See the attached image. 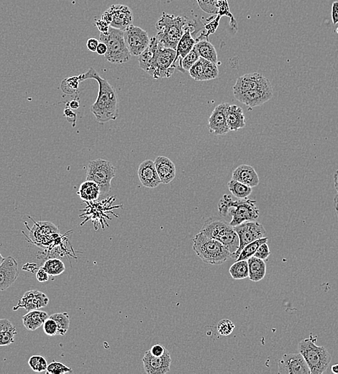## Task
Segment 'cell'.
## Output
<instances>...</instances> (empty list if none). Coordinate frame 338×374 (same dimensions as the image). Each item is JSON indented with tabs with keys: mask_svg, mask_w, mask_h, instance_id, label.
Wrapping results in <instances>:
<instances>
[{
	"mask_svg": "<svg viewBox=\"0 0 338 374\" xmlns=\"http://www.w3.org/2000/svg\"><path fill=\"white\" fill-rule=\"evenodd\" d=\"M176 54V50L164 47L156 37L151 38L149 46L138 58L140 68L156 80L169 78L177 69Z\"/></svg>",
	"mask_w": 338,
	"mask_h": 374,
	"instance_id": "obj_1",
	"label": "cell"
},
{
	"mask_svg": "<svg viewBox=\"0 0 338 374\" xmlns=\"http://www.w3.org/2000/svg\"><path fill=\"white\" fill-rule=\"evenodd\" d=\"M80 82L87 80H96L99 85L98 96L90 110L99 123H108L118 119L119 116L118 96L116 90L107 80L100 77L93 68L79 76Z\"/></svg>",
	"mask_w": 338,
	"mask_h": 374,
	"instance_id": "obj_2",
	"label": "cell"
},
{
	"mask_svg": "<svg viewBox=\"0 0 338 374\" xmlns=\"http://www.w3.org/2000/svg\"><path fill=\"white\" fill-rule=\"evenodd\" d=\"M256 202L255 199L247 198L234 201L230 195L225 194L218 204L219 213L223 217L228 214L232 216L230 225L232 227L240 225L242 222L255 221L260 215Z\"/></svg>",
	"mask_w": 338,
	"mask_h": 374,
	"instance_id": "obj_3",
	"label": "cell"
},
{
	"mask_svg": "<svg viewBox=\"0 0 338 374\" xmlns=\"http://www.w3.org/2000/svg\"><path fill=\"white\" fill-rule=\"evenodd\" d=\"M190 24L185 17L175 16L164 12L156 24L158 31L156 39L164 47L176 50L186 28Z\"/></svg>",
	"mask_w": 338,
	"mask_h": 374,
	"instance_id": "obj_4",
	"label": "cell"
},
{
	"mask_svg": "<svg viewBox=\"0 0 338 374\" xmlns=\"http://www.w3.org/2000/svg\"><path fill=\"white\" fill-rule=\"evenodd\" d=\"M193 250L204 263L220 265L228 261L232 253L215 239L199 232L193 239Z\"/></svg>",
	"mask_w": 338,
	"mask_h": 374,
	"instance_id": "obj_5",
	"label": "cell"
},
{
	"mask_svg": "<svg viewBox=\"0 0 338 374\" xmlns=\"http://www.w3.org/2000/svg\"><path fill=\"white\" fill-rule=\"evenodd\" d=\"M298 350L306 360L311 374L324 373L332 360V355L327 349L316 345L311 336L310 338L300 341Z\"/></svg>",
	"mask_w": 338,
	"mask_h": 374,
	"instance_id": "obj_6",
	"label": "cell"
},
{
	"mask_svg": "<svg viewBox=\"0 0 338 374\" xmlns=\"http://www.w3.org/2000/svg\"><path fill=\"white\" fill-rule=\"evenodd\" d=\"M100 41L106 44L107 51L105 57L107 62L122 64L131 59V54L125 44L124 31L110 27L107 34H100Z\"/></svg>",
	"mask_w": 338,
	"mask_h": 374,
	"instance_id": "obj_7",
	"label": "cell"
},
{
	"mask_svg": "<svg viewBox=\"0 0 338 374\" xmlns=\"http://www.w3.org/2000/svg\"><path fill=\"white\" fill-rule=\"evenodd\" d=\"M200 232L223 244L232 254L238 248V235L234 227L223 220L209 218L204 222Z\"/></svg>",
	"mask_w": 338,
	"mask_h": 374,
	"instance_id": "obj_8",
	"label": "cell"
},
{
	"mask_svg": "<svg viewBox=\"0 0 338 374\" xmlns=\"http://www.w3.org/2000/svg\"><path fill=\"white\" fill-rule=\"evenodd\" d=\"M115 199L116 197L113 196L102 201L97 200L92 202H86L87 204V207H86L85 210H82V212H85V213L80 215V217H86V219L81 225H83L85 222L91 220L95 224V230L98 229L99 224L102 225V229H105V225L108 227L107 220H112L110 216V214H113L115 217H118V215L114 213L113 210L123 207V204L113 205Z\"/></svg>",
	"mask_w": 338,
	"mask_h": 374,
	"instance_id": "obj_9",
	"label": "cell"
},
{
	"mask_svg": "<svg viewBox=\"0 0 338 374\" xmlns=\"http://www.w3.org/2000/svg\"><path fill=\"white\" fill-rule=\"evenodd\" d=\"M115 175L116 169L110 161L98 159L89 162L87 180L98 184L101 194H106L110 192L112 180Z\"/></svg>",
	"mask_w": 338,
	"mask_h": 374,
	"instance_id": "obj_10",
	"label": "cell"
},
{
	"mask_svg": "<svg viewBox=\"0 0 338 374\" xmlns=\"http://www.w3.org/2000/svg\"><path fill=\"white\" fill-rule=\"evenodd\" d=\"M239 238V247L236 251L232 254V257L236 260L242 250L248 244L263 238L266 231L264 226L260 222L248 221L242 222L240 225L234 227Z\"/></svg>",
	"mask_w": 338,
	"mask_h": 374,
	"instance_id": "obj_11",
	"label": "cell"
},
{
	"mask_svg": "<svg viewBox=\"0 0 338 374\" xmlns=\"http://www.w3.org/2000/svg\"><path fill=\"white\" fill-rule=\"evenodd\" d=\"M125 44L131 56L139 57L148 46L150 39L146 31L131 25L124 31Z\"/></svg>",
	"mask_w": 338,
	"mask_h": 374,
	"instance_id": "obj_12",
	"label": "cell"
},
{
	"mask_svg": "<svg viewBox=\"0 0 338 374\" xmlns=\"http://www.w3.org/2000/svg\"><path fill=\"white\" fill-rule=\"evenodd\" d=\"M233 95L237 101L241 102L248 108H253L260 106L271 100L273 96V87H270L259 90L233 92Z\"/></svg>",
	"mask_w": 338,
	"mask_h": 374,
	"instance_id": "obj_13",
	"label": "cell"
},
{
	"mask_svg": "<svg viewBox=\"0 0 338 374\" xmlns=\"http://www.w3.org/2000/svg\"><path fill=\"white\" fill-rule=\"evenodd\" d=\"M278 373L311 374L306 360L300 352L283 355L278 361Z\"/></svg>",
	"mask_w": 338,
	"mask_h": 374,
	"instance_id": "obj_14",
	"label": "cell"
},
{
	"mask_svg": "<svg viewBox=\"0 0 338 374\" xmlns=\"http://www.w3.org/2000/svg\"><path fill=\"white\" fill-rule=\"evenodd\" d=\"M143 363L147 374H165L170 371L171 357L168 350L160 357L154 356L150 350H147L143 357Z\"/></svg>",
	"mask_w": 338,
	"mask_h": 374,
	"instance_id": "obj_15",
	"label": "cell"
},
{
	"mask_svg": "<svg viewBox=\"0 0 338 374\" xmlns=\"http://www.w3.org/2000/svg\"><path fill=\"white\" fill-rule=\"evenodd\" d=\"M272 87L270 81L259 73L247 74L239 77L232 87L233 92L259 90Z\"/></svg>",
	"mask_w": 338,
	"mask_h": 374,
	"instance_id": "obj_16",
	"label": "cell"
},
{
	"mask_svg": "<svg viewBox=\"0 0 338 374\" xmlns=\"http://www.w3.org/2000/svg\"><path fill=\"white\" fill-rule=\"evenodd\" d=\"M228 103H221L214 109L208 120L207 128L209 133L214 136H225L230 132L227 120L225 109Z\"/></svg>",
	"mask_w": 338,
	"mask_h": 374,
	"instance_id": "obj_17",
	"label": "cell"
},
{
	"mask_svg": "<svg viewBox=\"0 0 338 374\" xmlns=\"http://www.w3.org/2000/svg\"><path fill=\"white\" fill-rule=\"evenodd\" d=\"M49 303V297L44 292L39 290H31L25 293L18 301L17 305L13 307V310L16 311L20 308H23L30 312L46 307Z\"/></svg>",
	"mask_w": 338,
	"mask_h": 374,
	"instance_id": "obj_18",
	"label": "cell"
},
{
	"mask_svg": "<svg viewBox=\"0 0 338 374\" xmlns=\"http://www.w3.org/2000/svg\"><path fill=\"white\" fill-rule=\"evenodd\" d=\"M107 10L111 15L110 27L124 31L133 25V13L129 7L123 5H114Z\"/></svg>",
	"mask_w": 338,
	"mask_h": 374,
	"instance_id": "obj_19",
	"label": "cell"
},
{
	"mask_svg": "<svg viewBox=\"0 0 338 374\" xmlns=\"http://www.w3.org/2000/svg\"><path fill=\"white\" fill-rule=\"evenodd\" d=\"M18 276V262L13 257H7L0 266V291L8 289L16 282Z\"/></svg>",
	"mask_w": 338,
	"mask_h": 374,
	"instance_id": "obj_20",
	"label": "cell"
},
{
	"mask_svg": "<svg viewBox=\"0 0 338 374\" xmlns=\"http://www.w3.org/2000/svg\"><path fill=\"white\" fill-rule=\"evenodd\" d=\"M138 176L143 187L154 189L161 184L154 161L152 160H146L140 164Z\"/></svg>",
	"mask_w": 338,
	"mask_h": 374,
	"instance_id": "obj_21",
	"label": "cell"
},
{
	"mask_svg": "<svg viewBox=\"0 0 338 374\" xmlns=\"http://www.w3.org/2000/svg\"><path fill=\"white\" fill-rule=\"evenodd\" d=\"M232 179L253 188L259 184V176L253 166L242 164L237 166L232 172Z\"/></svg>",
	"mask_w": 338,
	"mask_h": 374,
	"instance_id": "obj_22",
	"label": "cell"
},
{
	"mask_svg": "<svg viewBox=\"0 0 338 374\" xmlns=\"http://www.w3.org/2000/svg\"><path fill=\"white\" fill-rule=\"evenodd\" d=\"M154 163L161 184H168L174 180L176 176V166L171 159L160 156L156 158Z\"/></svg>",
	"mask_w": 338,
	"mask_h": 374,
	"instance_id": "obj_23",
	"label": "cell"
},
{
	"mask_svg": "<svg viewBox=\"0 0 338 374\" xmlns=\"http://www.w3.org/2000/svg\"><path fill=\"white\" fill-rule=\"evenodd\" d=\"M226 120L230 131H237L246 125L245 114L240 107L227 104L225 109Z\"/></svg>",
	"mask_w": 338,
	"mask_h": 374,
	"instance_id": "obj_24",
	"label": "cell"
},
{
	"mask_svg": "<svg viewBox=\"0 0 338 374\" xmlns=\"http://www.w3.org/2000/svg\"><path fill=\"white\" fill-rule=\"evenodd\" d=\"M194 29L192 23H191L187 28H186L185 32L181 38L180 41H179L177 47L176 49V58L174 59V63L176 64L178 61H181L184 57L192 51L194 49V46L197 44V41L193 38L192 32V29Z\"/></svg>",
	"mask_w": 338,
	"mask_h": 374,
	"instance_id": "obj_25",
	"label": "cell"
},
{
	"mask_svg": "<svg viewBox=\"0 0 338 374\" xmlns=\"http://www.w3.org/2000/svg\"><path fill=\"white\" fill-rule=\"evenodd\" d=\"M49 317L48 313L44 311L39 309L30 311L23 317V325L28 330L35 331L41 327Z\"/></svg>",
	"mask_w": 338,
	"mask_h": 374,
	"instance_id": "obj_26",
	"label": "cell"
},
{
	"mask_svg": "<svg viewBox=\"0 0 338 374\" xmlns=\"http://www.w3.org/2000/svg\"><path fill=\"white\" fill-rule=\"evenodd\" d=\"M85 202H92L98 200L101 192L98 184L92 181L86 180L79 187L77 193Z\"/></svg>",
	"mask_w": 338,
	"mask_h": 374,
	"instance_id": "obj_27",
	"label": "cell"
},
{
	"mask_svg": "<svg viewBox=\"0 0 338 374\" xmlns=\"http://www.w3.org/2000/svg\"><path fill=\"white\" fill-rule=\"evenodd\" d=\"M249 276L250 281L259 282L264 278L266 274V264L263 260L255 256L250 257L248 260Z\"/></svg>",
	"mask_w": 338,
	"mask_h": 374,
	"instance_id": "obj_28",
	"label": "cell"
},
{
	"mask_svg": "<svg viewBox=\"0 0 338 374\" xmlns=\"http://www.w3.org/2000/svg\"><path fill=\"white\" fill-rule=\"evenodd\" d=\"M195 48L199 57L217 64L218 63L217 53L214 46L207 40L197 41Z\"/></svg>",
	"mask_w": 338,
	"mask_h": 374,
	"instance_id": "obj_29",
	"label": "cell"
},
{
	"mask_svg": "<svg viewBox=\"0 0 338 374\" xmlns=\"http://www.w3.org/2000/svg\"><path fill=\"white\" fill-rule=\"evenodd\" d=\"M227 187L232 195L240 199L248 198L252 193L251 187L232 179L227 184Z\"/></svg>",
	"mask_w": 338,
	"mask_h": 374,
	"instance_id": "obj_30",
	"label": "cell"
},
{
	"mask_svg": "<svg viewBox=\"0 0 338 374\" xmlns=\"http://www.w3.org/2000/svg\"><path fill=\"white\" fill-rule=\"evenodd\" d=\"M229 272L234 279L240 280L249 276L248 263L247 260L235 261L230 266Z\"/></svg>",
	"mask_w": 338,
	"mask_h": 374,
	"instance_id": "obj_31",
	"label": "cell"
},
{
	"mask_svg": "<svg viewBox=\"0 0 338 374\" xmlns=\"http://www.w3.org/2000/svg\"><path fill=\"white\" fill-rule=\"evenodd\" d=\"M43 268L50 276H58L65 271L66 267L64 262L59 258H50L44 263Z\"/></svg>",
	"mask_w": 338,
	"mask_h": 374,
	"instance_id": "obj_32",
	"label": "cell"
},
{
	"mask_svg": "<svg viewBox=\"0 0 338 374\" xmlns=\"http://www.w3.org/2000/svg\"><path fill=\"white\" fill-rule=\"evenodd\" d=\"M268 238L266 237H263V238L258 239V240H255V241L252 242V243L248 244L242 251L240 252V255L237 257L235 261H242V260H248L250 257L253 256L255 254V252L257 251L258 248H259L260 245L264 243L268 242Z\"/></svg>",
	"mask_w": 338,
	"mask_h": 374,
	"instance_id": "obj_33",
	"label": "cell"
},
{
	"mask_svg": "<svg viewBox=\"0 0 338 374\" xmlns=\"http://www.w3.org/2000/svg\"><path fill=\"white\" fill-rule=\"evenodd\" d=\"M199 58L200 57H199L197 49L194 46V49L191 52H189L182 60L179 61V65H177V69H176L179 70V72H182V73L189 72V69L199 60Z\"/></svg>",
	"mask_w": 338,
	"mask_h": 374,
	"instance_id": "obj_34",
	"label": "cell"
},
{
	"mask_svg": "<svg viewBox=\"0 0 338 374\" xmlns=\"http://www.w3.org/2000/svg\"><path fill=\"white\" fill-rule=\"evenodd\" d=\"M49 317L52 318L57 322L58 326H59L58 334L64 336L67 333L70 326V317L67 312L55 313Z\"/></svg>",
	"mask_w": 338,
	"mask_h": 374,
	"instance_id": "obj_35",
	"label": "cell"
},
{
	"mask_svg": "<svg viewBox=\"0 0 338 374\" xmlns=\"http://www.w3.org/2000/svg\"><path fill=\"white\" fill-rule=\"evenodd\" d=\"M201 59H202L203 70H204V81L215 80L217 78L219 75V70L217 64L209 62L202 57Z\"/></svg>",
	"mask_w": 338,
	"mask_h": 374,
	"instance_id": "obj_36",
	"label": "cell"
},
{
	"mask_svg": "<svg viewBox=\"0 0 338 374\" xmlns=\"http://www.w3.org/2000/svg\"><path fill=\"white\" fill-rule=\"evenodd\" d=\"M29 364L31 369L35 372H44L47 369V360L45 357L40 355H33L30 357Z\"/></svg>",
	"mask_w": 338,
	"mask_h": 374,
	"instance_id": "obj_37",
	"label": "cell"
},
{
	"mask_svg": "<svg viewBox=\"0 0 338 374\" xmlns=\"http://www.w3.org/2000/svg\"><path fill=\"white\" fill-rule=\"evenodd\" d=\"M16 334H17V330L13 324L11 327L2 331L0 332V346H8L14 343Z\"/></svg>",
	"mask_w": 338,
	"mask_h": 374,
	"instance_id": "obj_38",
	"label": "cell"
},
{
	"mask_svg": "<svg viewBox=\"0 0 338 374\" xmlns=\"http://www.w3.org/2000/svg\"><path fill=\"white\" fill-rule=\"evenodd\" d=\"M46 372L48 374H64L72 373L73 370L62 362L54 360L48 365Z\"/></svg>",
	"mask_w": 338,
	"mask_h": 374,
	"instance_id": "obj_39",
	"label": "cell"
},
{
	"mask_svg": "<svg viewBox=\"0 0 338 374\" xmlns=\"http://www.w3.org/2000/svg\"><path fill=\"white\" fill-rule=\"evenodd\" d=\"M80 82L79 77H72L68 78L62 82V90L67 94L74 93L78 89Z\"/></svg>",
	"mask_w": 338,
	"mask_h": 374,
	"instance_id": "obj_40",
	"label": "cell"
},
{
	"mask_svg": "<svg viewBox=\"0 0 338 374\" xmlns=\"http://www.w3.org/2000/svg\"><path fill=\"white\" fill-rule=\"evenodd\" d=\"M189 73L190 77L195 81H200V82L204 81V70H203V64L201 57L191 67L189 70Z\"/></svg>",
	"mask_w": 338,
	"mask_h": 374,
	"instance_id": "obj_41",
	"label": "cell"
},
{
	"mask_svg": "<svg viewBox=\"0 0 338 374\" xmlns=\"http://www.w3.org/2000/svg\"><path fill=\"white\" fill-rule=\"evenodd\" d=\"M235 324L229 319H222L217 324V329L220 335H230L235 329Z\"/></svg>",
	"mask_w": 338,
	"mask_h": 374,
	"instance_id": "obj_42",
	"label": "cell"
},
{
	"mask_svg": "<svg viewBox=\"0 0 338 374\" xmlns=\"http://www.w3.org/2000/svg\"><path fill=\"white\" fill-rule=\"evenodd\" d=\"M44 331L47 335L55 336L59 333V326L57 322L52 318L49 317L43 324Z\"/></svg>",
	"mask_w": 338,
	"mask_h": 374,
	"instance_id": "obj_43",
	"label": "cell"
},
{
	"mask_svg": "<svg viewBox=\"0 0 338 374\" xmlns=\"http://www.w3.org/2000/svg\"><path fill=\"white\" fill-rule=\"evenodd\" d=\"M270 255V251L268 243H264L260 245L259 248H258L257 251L255 252L253 256L256 257V258H260V259L264 261V260L267 259V258L269 257Z\"/></svg>",
	"mask_w": 338,
	"mask_h": 374,
	"instance_id": "obj_44",
	"label": "cell"
},
{
	"mask_svg": "<svg viewBox=\"0 0 338 374\" xmlns=\"http://www.w3.org/2000/svg\"><path fill=\"white\" fill-rule=\"evenodd\" d=\"M64 116L67 118L68 122L72 123L73 127L75 126L76 121H77V114L74 113L73 110L69 108L68 105L64 110Z\"/></svg>",
	"mask_w": 338,
	"mask_h": 374,
	"instance_id": "obj_45",
	"label": "cell"
},
{
	"mask_svg": "<svg viewBox=\"0 0 338 374\" xmlns=\"http://www.w3.org/2000/svg\"><path fill=\"white\" fill-rule=\"evenodd\" d=\"M166 350V349L165 348L164 345H161V344H156V345H153L149 350L154 356L160 357L164 355Z\"/></svg>",
	"mask_w": 338,
	"mask_h": 374,
	"instance_id": "obj_46",
	"label": "cell"
},
{
	"mask_svg": "<svg viewBox=\"0 0 338 374\" xmlns=\"http://www.w3.org/2000/svg\"><path fill=\"white\" fill-rule=\"evenodd\" d=\"M49 276H49V273L46 272V270L43 268V266L38 270L37 273H36V278L40 282H46V281H49Z\"/></svg>",
	"mask_w": 338,
	"mask_h": 374,
	"instance_id": "obj_47",
	"label": "cell"
},
{
	"mask_svg": "<svg viewBox=\"0 0 338 374\" xmlns=\"http://www.w3.org/2000/svg\"><path fill=\"white\" fill-rule=\"evenodd\" d=\"M95 25L100 31V34H107L109 32V29H110V25L108 23L105 22V21H102V20H99Z\"/></svg>",
	"mask_w": 338,
	"mask_h": 374,
	"instance_id": "obj_48",
	"label": "cell"
},
{
	"mask_svg": "<svg viewBox=\"0 0 338 374\" xmlns=\"http://www.w3.org/2000/svg\"><path fill=\"white\" fill-rule=\"evenodd\" d=\"M331 18L333 25L338 23V2L334 1L331 6Z\"/></svg>",
	"mask_w": 338,
	"mask_h": 374,
	"instance_id": "obj_49",
	"label": "cell"
},
{
	"mask_svg": "<svg viewBox=\"0 0 338 374\" xmlns=\"http://www.w3.org/2000/svg\"><path fill=\"white\" fill-rule=\"evenodd\" d=\"M99 41L96 39H90L87 41V47L92 52H96L97 46H98Z\"/></svg>",
	"mask_w": 338,
	"mask_h": 374,
	"instance_id": "obj_50",
	"label": "cell"
},
{
	"mask_svg": "<svg viewBox=\"0 0 338 374\" xmlns=\"http://www.w3.org/2000/svg\"><path fill=\"white\" fill-rule=\"evenodd\" d=\"M13 325V323L8 319H1L0 318V332L8 328V327H11Z\"/></svg>",
	"mask_w": 338,
	"mask_h": 374,
	"instance_id": "obj_51",
	"label": "cell"
},
{
	"mask_svg": "<svg viewBox=\"0 0 338 374\" xmlns=\"http://www.w3.org/2000/svg\"><path fill=\"white\" fill-rule=\"evenodd\" d=\"M107 51V47L106 44L104 43L100 42L97 46L96 52L99 55H105Z\"/></svg>",
	"mask_w": 338,
	"mask_h": 374,
	"instance_id": "obj_52",
	"label": "cell"
},
{
	"mask_svg": "<svg viewBox=\"0 0 338 374\" xmlns=\"http://www.w3.org/2000/svg\"><path fill=\"white\" fill-rule=\"evenodd\" d=\"M68 106L72 110H77L80 106V102H79V97H77V99H74L70 102L67 104Z\"/></svg>",
	"mask_w": 338,
	"mask_h": 374,
	"instance_id": "obj_53",
	"label": "cell"
},
{
	"mask_svg": "<svg viewBox=\"0 0 338 374\" xmlns=\"http://www.w3.org/2000/svg\"><path fill=\"white\" fill-rule=\"evenodd\" d=\"M334 186L335 188L336 191L338 192V169L336 170L335 173L334 174Z\"/></svg>",
	"mask_w": 338,
	"mask_h": 374,
	"instance_id": "obj_54",
	"label": "cell"
},
{
	"mask_svg": "<svg viewBox=\"0 0 338 374\" xmlns=\"http://www.w3.org/2000/svg\"><path fill=\"white\" fill-rule=\"evenodd\" d=\"M334 209H335L336 212H337V215L338 216V192L334 198Z\"/></svg>",
	"mask_w": 338,
	"mask_h": 374,
	"instance_id": "obj_55",
	"label": "cell"
},
{
	"mask_svg": "<svg viewBox=\"0 0 338 374\" xmlns=\"http://www.w3.org/2000/svg\"><path fill=\"white\" fill-rule=\"evenodd\" d=\"M331 371H332L333 373L338 374V364H335V365H332V368H331Z\"/></svg>",
	"mask_w": 338,
	"mask_h": 374,
	"instance_id": "obj_56",
	"label": "cell"
},
{
	"mask_svg": "<svg viewBox=\"0 0 338 374\" xmlns=\"http://www.w3.org/2000/svg\"><path fill=\"white\" fill-rule=\"evenodd\" d=\"M5 259H6V258H4V257L2 255L1 253H0V266H1V264L3 263V261H5Z\"/></svg>",
	"mask_w": 338,
	"mask_h": 374,
	"instance_id": "obj_57",
	"label": "cell"
},
{
	"mask_svg": "<svg viewBox=\"0 0 338 374\" xmlns=\"http://www.w3.org/2000/svg\"><path fill=\"white\" fill-rule=\"evenodd\" d=\"M336 33H337V34L338 35V27H337V29H336Z\"/></svg>",
	"mask_w": 338,
	"mask_h": 374,
	"instance_id": "obj_58",
	"label": "cell"
}]
</instances>
